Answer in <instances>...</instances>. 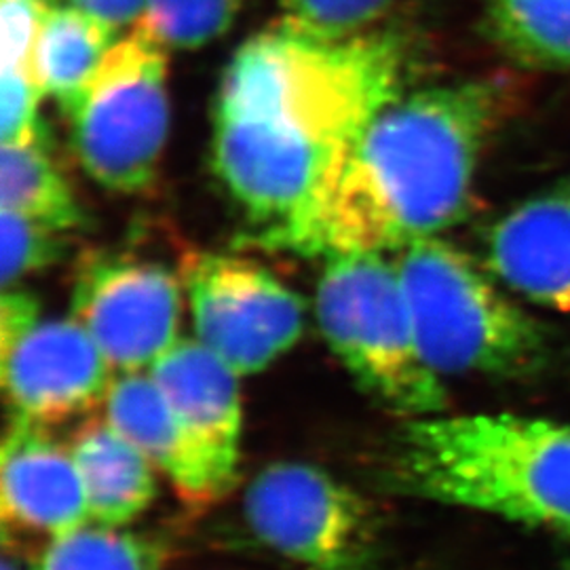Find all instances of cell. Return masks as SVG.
<instances>
[{
	"mask_svg": "<svg viewBox=\"0 0 570 570\" xmlns=\"http://www.w3.org/2000/svg\"><path fill=\"white\" fill-rule=\"evenodd\" d=\"M406 37L315 41L275 26L226 66L212 167L244 212L247 245L296 254L348 155L406 94Z\"/></svg>",
	"mask_w": 570,
	"mask_h": 570,
	"instance_id": "6da1fadb",
	"label": "cell"
},
{
	"mask_svg": "<svg viewBox=\"0 0 570 570\" xmlns=\"http://www.w3.org/2000/svg\"><path fill=\"white\" fill-rule=\"evenodd\" d=\"M515 104L508 75L402 94L348 155L296 254H397L440 237L465 216L480 159Z\"/></svg>",
	"mask_w": 570,
	"mask_h": 570,
	"instance_id": "7a4b0ae2",
	"label": "cell"
},
{
	"mask_svg": "<svg viewBox=\"0 0 570 570\" xmlns=\"http://www.w3.org/2000/svg\"><path fill=\"white\" fill-rule=\"evenodd\" d=\"M379 487L570 534V423L511 412L406 419L374 456Z\"/></svg>",
	"mask_w": 570,
	"mask_h": 570,
	"instance_id": "3957f363",
	"label": "cell"
},
{
	"mask_svg": "<svg viewBox=\"0 0 570 570\" xmlns=\"http://www.w3.org/2000/svg\"><path fill=\"white\" fill-rule=\"evenodd\" d=\"M393 261L419 345L435 374L513 376L541 364L548 351L543 327L461 247L428 237L400 249Z\"/></svg>",
	"mask_w": 570,
	"mask_h": 570,
	"instance_id": "277c9868",
	"label": "cell"
},
{
	"mask_svg": "<svg viewBox=\"0 0 570 570\" xmlns=\"http://www.w3.org/2000/svg\"><path fill=\"white\" fill-rule=\"evenodd\" d=\"M315 317L336 360L376 404L404 421L444 412L446 389L421 351L404 285L387 254L326 256Z\"/></svg>",
	"mask_w": 570,
	"mask_h": 570,
	"instance_id": "5b68a950",
	"label": "cell"
},
{
	"mask_svg": "<svg viewBox=\"0 0 570 570\" xmlns=\"http://www.w3.org/2000/svg\"><path fill=\"white\" fill-rule=\"evenodd\" d=\"M68 119L75 157L94 183L119 195L150 190L169 134L167 49L134 26L110 49Z\"/></svg>",
	"mask_w": 570,
	"mask_h": 570,
	"instance_id": "8992f818",
	"label": "cell"
},
{
	"mask_svg": "<svg viewBox=\"0 0 570 570\" xmlns=\"http://www.w3.org/2000/svg\"><path fill=\"white\" fill-rule=\"evenodd\" d=\"M247 529L308 570H374L383 522L374 503L324 469L279 461L245 489Z\"/></svg>",
	"mask_w": 570,
	"mask_h": 570,
	"instance_id": "52a82bcc",
	"label": "cell"
},
{
	"mask_svg": "<svg viewBox=\"0 0 570 570\" xmlns=\"http://www.w3.org/2000/svg\"><path fill=\"white\" fill-rule=\"evenodd\" d=\"M178 275L195 338L239 376L263 372L301 341L303 298L258 261L186 252Z\"/></svg>",
	"mask_w": 570,
	"mask_h": 570,
	"instance_id": "ba28073f",
	"label": "cell"
},
{
	"mask_svg": "<svg viewBox=\"0 0 570 570\" xmlns=\"http://www.w3.org/2000/svg\"><path fill=\"white\" fill-rule=\"evenodd\" d=\"M183 282L167 266L129 254H94L72 285L70 317L102 348L115 374L148 372L180 341Z\"/></svg>",
	"mask_w": 570,
	"mask_h": 570,
	"instance_id": "9c48e42d",
	"label": "cell"
},
{
	"mask_svg": "<svg viewBox=\"0 0 570 570\" xmlns=\"http://www.w3.org/2000/svg\"><path fill=\"white\" fill-rule=\"evenodd\" d=\"M102 348L75 320H41L0 355L11 416L39 428L60 425L100 406L115 381Z\"/></svg>",
	"mask_w": 570,
	"mask_h": 570,
	"instance_id": "30bf717a",
	"label": "cell"
},
{
	"mask_svg": "<svg viewBox=\"0 0 570 570\" xmlns=\"http://www.w3.org/2000/svg\"><path fill=\"white\" fill-rule=\"evenodd\" d=\"M4 539H41L42 548L89 524L81 473L47 428L11 416L0 450ZM41 548V550H42Z\"/></svg>",
	"mask_w": 570,
	"mask_h": 570,
	"instance_id": "8fae6325",
	"label": "cell"
},
{
	"mask_svg": "<svg viewBox=\"0 0 570 570\" xmlns=\"http://www.w3.org/2000/svg\"><path fill=\"white\" fill-rule=\"evenodd\" d=\"M226 494L237 482L244 438L239 374L195 336L169 346L148 370Z\"/></svg>",
	"mask_w": 570,
	"mask_h": 570,
	"instance_id": "7c38bea8",
	"label": "cell"
},
{
	"mask_svg": "<svg viewBox=\"0 0 570 570\" xmlns=\"http://www.w3.org/2000/svg\"><path fill=\"white\" fill-rule=\"evenodd\" d=\"M487 268L530 303L570 315V193L505 214L487 237Z\"/></svg>",
	"mask_w": 570,
	"mask_h": 570,
	"instance_id": "4fadbf2b",
	"label": "cell"
},
{
	"mask_svg": "<svg viewBox=\"0 0 570 570\" xmlns=\"http://www.w3.org/2000/svg\"><path fill=\"white\" fill-rule=\"evenodd\" d=\"M102 407L108 425L164 473L186 505L207 508L225 499L204 452L148 372L117 374Z\"/></svg>",
	"mask_w": 570,
	"mask_h": 570,
	"instance_id": "5bb4252c",
	"label": "cell"
},
{
	"mask_svg": "<svg viewBox=\"0 0 570 570\" xmlns=\"http://www.w3.org/2000/svg\"><path fill=\"white\" fill-rule=\"evenodd\" d=\"M89 522L125 529L157 499V469L106 419H91L72 435Z\"/></svg>",
	"mask_w": 570,
	"mask_h": 570,
	"instance_id": "9a60e30c",
	"label": "cell"
},
{
	"mask_svg": "<svg viewBox=\"0 0 570 570\" xmlns=\"http://www.w3.org/2000/svg\"><path fill=\"white\" fill-rule=\"evenodd\" d=\"M117 45V30L72 4H51L42 21L32 68L45 96L68 117L81 102L106 56Z\"/></svg>",
	"mask_w": 570,
	"mask_h": 570,
	"instance_id": "2e32d148",
	"label": "cell"
},
{
	"mask_svg": "<svg viewBox=\"0 0 570 570\" xmlns=\"http://www.w3.org/2000/svg\"><path fill=\"white\" fill-rule=\"evenodd\" d=\"M484 30L518 66L570 70V0H489Z\"/></svg>",
	"mask_w": 570,
	"mask_h": 570,
	"instance_id": "e0dca14e",
	"label": "cell"
},
{
	"mask_svg": "<svg viewBox=\"0 0 570 570\" xmlns=\"http://www.w3.org/2000/svg\"><path fill=\"white\" fill-rule=\"evenodd\" d=\"M0 209L63 235L87 223L72 186L45 146H0Z\"/></svg>",
	"mask_w": 570,
	"mask_h": 570,
	"instance_id": "ac0fdd59",
	"label": "cell"
},
{
	"mask_svg": "<svg viewBox=\"0 0 570 570\" xmlns=\"http://www.w3.org/2000/svg\"><path fill=\"white\" fill-rule=\"evenodd\" d=\"M164 541L134 530L85 524L47 543L30 570H165Z\"/></svg>",
	"mask_w": 570,
	"mask_h": 570,
	"instance_id": "d6986e66",
	"label": "cell"
},
{
	"mask_svg": "<svg viewBox=\"0 0 570 570\" xmlns=\"http://www.w3.org/2000/svg\"><path fill=\"white\" fill-rule=\"evenodd\" d=\"M245 0H148L144 28L165 49H199L223 37Z\"/></svg>",
	"mask_w": 570,
	"mask_h": 570,
	"instance_id": "ffe728a7",
	"label": "cell"
},
{
	"mask_svg": "<svg viewBox=\"0 0 570 570\" xmlns=\"http://www.w3.org/2000/svg\"><path fill=\"white\" fill-rule=\"evenodd\" d=\"M391 0H279L282 26L315 41H346L367 32Z\"/></svg>",
	"mask_w": 570,
	"mask_h": 570,
	"instance_id": "44dd1931",
	"label": "cell"
},
{
	"mask_svg": "<svg viewBox=\"0 0 570 570\" xmlns=\"http://www.w3.org/2000/svg\"><path fill=\"white\" fill-rule=\"evenodd\" d=\"M66 235L49 226L23 218L16 212L0 209L2 289L23 282L28 275L60 263L66 252Z\"/></svg>",
	"mask_w": 570,
	"mask_h": 570,
	"instance_id": "7402d4cb",
	"label": "cell"
},
{
	"mask_svg": "<svg viewBox=\"0 0 570 570\" xmlns=\"http://www.w3.org/2000/svg\"><path fill=\"white\" fill-rule=\"evenodd\" d=\"M41 82L32 66H2L0 72V146H45Z\"/></svg>",
	"mask_w": 570,
	"mask_h": 570,
	"instance_id": "603a6c76",
	"label": "cell"
},
{
	"mask_svg": "<svg viewBox=\"0 0 570 570\" xmlns=\"http://www.w3.org/2000/svg\"><path fill=\"white\" fill-rule=\"evenodd\" d=\"M49 9L47 0H0L2 66H32Z\"/></svg>",
	"mask_w": 570,
	"mask_h": 570,
	"instance_id": "cb8c5ba5",
	"label": "cell"
},
{
	"mask_svg": "<svg viewBox=\"0 0 570 570\" xmlns=\"http://www.w3.org/2000/svg\"><path fill=\"white\" fill-rule=\"evenodd\" d=\"M39 298L18 285L4 287L0 298V355L20 343L41 322Z\"/></svg>",
	"mask_w": 570,
	"mask_h": 570,
	"instance_id": "d4e9b609",
	"label": "cell"
},
{
	"mask_svg": "<svg viewBox=\"0 0 570 570\" xmlns=\"http://www.w3.org/2000/svg\"><path fill=\"white\" fill-rule=\"evenodd\" d=\"M146 2L148 0H70L72 7L81 9L82 13L102 21L117 32L142 20Z\"/></svg>",
	"mask_w": 570,
	"mask_h": 570,
	"instance_id": "484cf974",
	"label": "cell"
},
{
	"mask_svg": "<svg viewBox=\"0 0 570 570\" xmlns=\"http://www.w3.org/2000/svg\"><path fill=\"white\" fill-rule=\"evenodd\" d=\"M2 570H21L20 564L9 556V553H4V560H2Z\"/></svg>",
	"mask_w": 570,
	"mask_h": 570,
	"instance_id": "4316f807",
	"label": "cell"
}]
</instances>
